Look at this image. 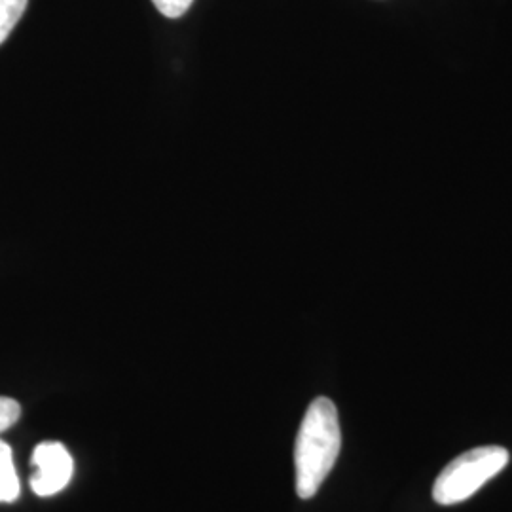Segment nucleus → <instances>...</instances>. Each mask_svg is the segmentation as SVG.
Here are the masks:
<instances>
[{
	"label": "nucleus",
	"mask_w": 512,
	"mask_h": 512,
	"mask_svg": "<svg viewBox=\"0 0 512 512\" xmlns=\"http://www.w3.org/2000/svg\"><path fill=\"white\" fill-rule=\"evenodd\" d=\"M342 448L338 410L327 397L308 406L294 446L296 494L310 499L330 475Z\"/></svg>",
	"instance_id": "1"
},
{
	"label": "nucleus",
	"mask_w": 512,
	"mask_h": 512,
	"mask_svg": "<svg viewBox=\"0 0 512 512\" xmlns=\"http://www.w3.org/2000/svg\"><path fill=\"white\" fill-rule=\"evenodd\" d=\"M509 463V452L501 446L473 448L444 467L433 486L439 505H458L476 494L488 480L499 475Z\"/></svg>",
	"instance_id": "2"
},
{
	"label": "nucleus",
	"mask_w": 512,
	"mask_h": 512,
	"mask_svg": "<svg viewBox=\"0 0 512 512\" xmlns=\"http://www.w3.org/2000/svg\"><path fill=\"white\" fill-rule=\"evenodd\" d=\"M31 490L40 497L59 494L73 478L74 463L61 442L38 444L31 458Z\"/></svg>",
	"instance_id": "3"
},
{
	"label": "nucleus",
	"mask_w": 512,
	"mask_h": 512,
	"mask_svg": "<svg viewBox=\"0 0 512 512\" xmlns=\"http://www.w3.org/2000/svg\"><path fill=\"white\" fill-rule=\"evenodd\" d=\"M19 497V478L12 448L0 440V503H14Z\"/></svg>",
	"instance_id": "4"
},
{
	"label": "nucleus",
	"mask_w": 512,
	"mask_h": 512,
	"mask_svg": "<svg viewBox=\"0 0 512 512\" xmlns=\"http://www.w3.org/2000/svg\"><path fill=\"white\" fill-rule=\"evenodd\" d=\"M29 0H0V44L6 42L19 19L23 18Z\"/></svg>",
	"instance_id": "5"
},
{
	"label": "nucleus",
	"mask_w": 512,
	"mask_h": 512,
	"mask_svg": "<svg viewBox=\"0 0 512 512\" xmlns=\"http://www.w3.org/2000/svg\"><path fill=\"white\" fill-rule=\"evenodd\" d=\"M194 0H152L156 10L169 19L183 18Z\"/></svg>",
	"instance_id": "6"
},
{
	"label": "nucleus",
	"mask_w": 512,
	"mask_h": 512,
	"mask_svg": "<svg viewBox=\"0 0 512 512\" xmlns=\"http://www.w3.org/2000/svg\"><path fill=\"white\" fill-rule=\"evenodd\" d=\"M21 416V406L10 397H0V433L10 429Z\"/></svg>",
	"instance_id": "7"
}]
</instances>
